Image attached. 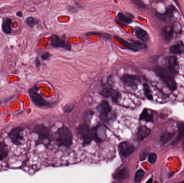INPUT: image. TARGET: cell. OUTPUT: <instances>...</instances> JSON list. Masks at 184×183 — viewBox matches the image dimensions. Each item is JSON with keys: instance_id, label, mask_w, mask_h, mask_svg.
Instances as JSON below:
<instances>
[{"instance_id": "obj_1", "label": "cell", "mask_w": 184, "mask_h": 183, "mask_svg": "<svg viewBox=\"0 0 184 183\" xmlns=\"http://www.w3.org/2000/svg\"><path fill=\"white\" fill-rule=\"evenodd\" d=\"M155 72L171 90L174 91L177 89V84L175 81L176 74L175 69L166 67H156L155 68Z\"/></svg>"}, {"instance_id": "obj_2", "label": "cell", "mask_w": 184, "mask_h": 183, "mask_svg": "<svg viewBox=\"0 0 184 183\" xmlns=\"http://www.w3.org/2000/svg\"><path fill=\"white\" fill-rule=\"evenodd\" d=\"M59 140L62 145L69 147L72 142V134L68 128L63 127L59 131Z\"/></svg>"}, {"instance_id": "obj_3", "label": "cell", "mask_w": 184, "mask_h": 183, "mask_svg": "<svg viewBox=\"0 0 184 183\" xmlns=\"http://www.w3.org/2000/svg\"><path fill=\"white\" fill-rule=\"evenodd\" d=\"M23 128L18 127L11 130L8 134V137L11 142L16 145H20L23 141Z\"/></svg>"}, {"instance_id": "obj_4", "label": "cell", "mask_w": 184, "mask_h": 183, "mask_svg": "<svg viewBox=\"0 0 184 183\" xmlns=\"http://www.w3.org/2000/svg\"><path fill=\"white\" fill-rule=\"evenodd\" d=\"M50 39H51L50 44L52 47L55 48L60 47L67 51L71 50V46L69 44L65 42V40L60 38V37L56 34H52L51 37H50Z\"/></svg>"}, {"instance_id": "obj_5", "label": "cell", "mask_w": 184, "mask_h": 183, "mask_svg": "<svg viewBox=\"0 0 184 183\" xmlns=\"http://www.w3.org/2000/svg\"><path fill=\"white\" fill-rule=\"evenodd\" d=\"M79 134L82 136L84 140V143H90L92 138H93V133L90 131L88 126L86 124H81L78 127Z\"/></svg>"}, {"instance_id": "obj_6", "label": "cell", "mask_w": 184, "mask_h": 183, "mask_svg": "<svg viewBox=\"0 0 184 183\" xmlns=\"http://www.w3.org/2000/svg\"><path fill=\"white\" fill-rule=\"evenodd\" d=\"M29 94L30 97L31 98L32 102L37 106L43 107V106H46L48 104L47 102L45 101L40 95L37 93L34 90L32 89H30L29 91Z\"/></svg>"}, {"instance_id": "obj_7", "label": "cell", "mask_w": 184, "mask_h": 183, "mask_svg": "<svg viewBox=\"0 0 184 183\" xmlns=\"http://www.w3.org/2000/svg\"><path fill=\"white\" fill-rule=\"evenodd\" d=\"M120 152L124 157H128L134 151V147L132 144L128 142H123L119 145Z\"/></svg>"}, {"instance_id": "obj_8", "label": "cell", "mask_w": 184, "mask_h": 183, "mask_svg": "<svg viewBox=\"0 0 184 183\" xmlns=\"http://www.w3.org/2000/svg\"><path fill=\"white\" fill-rule=\"evenodd\" d=\"M100 94L102 96L106 97L112 98V100L114 102H117L119 97V93L115 90L112 89L110 88H105L101 92Z\"/></svg>"}, {"instance_id": "obj_9", "label": "cell", "mask_w": 184, "mask_h": 183, "mask_svg": "<svg viewBox=\"0 0 184 183\" xmlns=\"http://www.w3.org/2000/svg\"><path fill=\"white\" fill-rule=\"evenodd\" d=\"M175 10V8L172 5H170L167 8L166 11L164 13H158L156 14L157 17L160 20L165 22H170L173 17V11Z\"/></svg>"}, {"instance_id": "obj_10", "label": "cell", "mask_w": 184, "mask_h": 183, "mask_svg": "<svg viewBox=\"0 0 184 183\" xmlns=\"http://www.w3.org/2000/svg\"><path fill=\"white\" fill-rule=\"evenodd\" d=\"M111 109L112 107L107 102V101H102L97 107L98 111L99 112L102 116L104 117L107 116V115L111 111Z\"/></svg>"}, {"instance_id": "obj_11", "label": "cell", "mask_w": 184, "mask_h": 183, "mask_svg": "<svg viewBox=\"0 0 184 183\" xmlns=\"http://www.w3.org/2000/svg\"><path fill=\"white\" fill-rule=\"evenodd\" d=\"M177 58L175 56H169L163 59L162 63L166 68L175 69L177 66Z\"/></svg>"}, {"instance_id": "obj_12", "label": "cell", "mask_w": 184, "mask_h": 183, "mask_svg": "<svg viewBox=\"0 0 184 183\" xmlns=\"http://www.w3.org/2000/svg\"><path fill=\"white\" fill-rule=\"evenodd\" d=\"M173 27L172 26H166L162 28L161 30L162 37L166 41H170L173 37Z\"/></svg>"}, {"instance_id": "obj_13", "label": "cell", "mask_w": 184, "mask_h": 183, "mask_svg": "<svg viewBox=\"0 0 184 183\" xmlns=\"http://www.w3.org/2000/svg\"><path fill=\"white\" fill-rule=\"evenodd\" d=\"M34 132L38 134L39 138H46L49 134V130L48 128L43 125L36 126L34 128Z\"/></svg>"}, {"instance_id": "obj_14", "label": "cell", "mask_w": 184, "mask_h": 183, "mask_svg": "<svg viewBox=\"0 0 184 183\" xmlns=\"http://www.w3.org/2000/svg\"><path fill=\"white\" fill-rule=\"evenodd\" d=\"M139 80L138 77L135 75H124L122 77V81L126 85L133 87L136 85V82Z\"/></svg>"}, {"instance_id": "obj_15", "label": "cell", "mask_w": 184, "mask_h": 183, "mask_svg": "<svg viewBox=\"0 0 184 183\" xmlns=\"http://www.w3.org/2000/svg\"><path fill=\"white\" fill-rule=\"evenodd\" d=\"M114 38L116 39L124 47H125L126 49H129L131 51L134 52H137L139 51V49L137 48V47L135 46V45L133 44L132 43H129L126 40L122 39V38L118 37V36H115Z\"/></svg>"}, {"instance_id": "obj_16", "label": "cell", "mask_w": 184, "mask_h": 183, "mask_svg": "<svg viewBox=\"0 0 184 183\" xmlns=\"http://www.w3.org/2000/svg\"><path fill=\"white\" fill-rule=\"evenodd\" d=\"M135 33L137 38L142 40L145 43H147L149 40V36L146 31L142 29L139 27H136L135 28Z\"/></svg>"}, {"instance_id": "obj_17", "label": "cell", "mask_w": 184, "mask_h": 183, "mask_svg": "<svg viewBox=\"0 0 184 183\" xmlns=\"http://www.w3.org/2000/svg\"><path fill=\"white\" fill-rule=\"evenodd\" d=\"M129 177V171L128 168L124 167L123 169H122L121 170H120L119 171L115 174L114 178L116 181H121L128 179Z\"/></svg>"}, {"instance_id": "obj_18", "label": "cell", "mask_w": 184, "mask_h": 183, "mask_svg": "<svg viewBox=\"0 0 184 183\" xmlns=\"http://www.w3.org/2000/svg\"><path fill=\"white\" fill-rule=\"evenodd\" d=\"M151 130L146 126H141L139 128L138 134H137V140L142 141L146 138L150 134Z\"/></svg>"}, {"instance_id": "obj_19", "label": "cell", "mask_w": 184, "mask_h": 183, "mask_svg": "<svg viewBox=\"0 0 184 183\" xmlns=\"http://www.w3.org/2000/svg\"><path fill=\"white\" fill-rule=\"evenodd\" d=\"M9 154V148L5 141L0 142V161L7 158Z\"/></svg>"}, {"instance_id": "obj_20", "label": "cell", "mask_w": 184, "mask_h": 183, "mask_svg": "<svg viewBox=\"0 0 184 183\" xmlns=\"http://www.w3.org/2000/svg\"><path fill=\"white\" fill-rule=\"evenodd\" d=\"M184 137V124L179 123L178 125V134L177 138L172 142V145H175L182 140Z\"/></svg>"}, {"instance_id": "obj_21", "label": "cell", "mask_w": 184, "mask_h": 183, "mask_svg": "<svg viewBox=\"0 0 184 183\" xmlns=\"http://www.w3.org/2000/svg\"><path fill=\"white\" fill-rule=\"evenodd\" d=\"M140 119L146 122H153V115L150 110L144 109L140 116Z\"/></svg>"}, {"instance_id": "obj_22", "label": "cell", "mask_w": 184, "mask_h": 183, "mask_svg": "<svg viewBox=\"0 0 184 183\" xmlns=\"http://www.w3.org/2000/svg\"><path fill=\"white\" fill-rule=\"evenodd\" d=\"M175 134V132H166L162 134L160 138V142L163 145H165L166 143L172 140Z\"/></svg>"}, {"instance_id": "obj_23", "label": "cell", "mask_w": 184, "mask_h": 183, "mask_svg": "<svg viewBox=\"0 0 184 183\" xmlns=\"http://www.w3.org/2000/svg\"><path fill=\"white\" fill-rule=\"evenodd\" d=\"M172 53L179 54L184 53V45L182 43L177 44L171 47L170 49Z\"/></svg>"}, {"instance_id": "obj_24", "label": "cell", "mask_w": 184, "mask_h": 183, "mask_svg": "<svg viewBox=\"0 0 184 183\" xmlns=\"http://www.w3.org/2000/svg\"><path fill=\"white\" fill-rule=\"evenodd\" d=\"M11 24H12V20L10 19H7L3 21L2 24V30L5 34H11Z\"/></svg>"}, {"instance_id": "obj_25", "label": "cell", "mask_w": 184, "mask_h": 183, "mask_svg": "<svg viewBox=\"0 0 184 183\" xmlns=\"http://www.w3.org/2000/svg\"><path fill=\"white\" fill-rule=\"evenodd\" d=\"M117 19L122 23V24L125 25L130 24L132 22L131 18L126 16L123 13H119L117 15Z\"/></svg>"}, {"instance_id": "obj_26", "label": "cell", "mask_w": 184, "mask_h": 183, "mask_svg": "<svg viewBox=\"0 0 184 183\" xmlns=\"http://www.w3.org/2000/svg\"><path fill=\"white\" fill-rule=\"evenodd\" d=\"M26 22H27V24L30 27L32 28L38 24V22H39V20L37 18H35L33 17H29L27 18Z\"/></svg>"}, {"instance_id": "obj_27", "label": "cell", "mask_w": 184, "mask_h": 183, "mask_svg": "<svg viewBox=\"0 0 184 183\" xmlns=\"http://www.w3.org/2000/svg\"><path fill=\"white\" fill-rule=\"evenodd\" d=\"M131 43H133L134 45H135L136 47H137L139 50L141 49H145L147 48V46L146 44L144 43H141L139 41L137 40H133V39H130Z\"/></svg>"}, {"instance_id": "obj_28", "label": "cell", "mask_w": 184, "mask_h": 183, "mask_svg": "<svg viewBox=\"0 0 184 183\" xmlns=\"http://www.w3.org/2000/svg\"><path fill=\"white\" fill-rule=\"evenodd\" d=\"M144 175V171L143 170L140 169L137 171L136 173L135 174V177H134V181L136 183H138L141 181L142 178L143 177Z\"/></svg>"}, {"instance_id": "obj_29", "label": "cell", "mask_w": 184, "mask_h": 183, "mask_svg": "<svg viewBox=\"0 0 184 183\" xmlns=\"http://www.w3.org/2000/svg\"><path fill=\"white\" fill-rule=\"evenodd\" d=\"M144 93H145V95L146 96V98H148L149 100H152L153 99V95L151 94L150 90L149 88L148 85L147 84H144Z\"/></svg>"}, {"instance_id": "obj_30", "label": "cell", "mask_w": 184, "mask_h": 183, "mask_svg": "<svg viewBox=\"0 0 184 183\" xmlns=\"http://www.w3.org/2000/svg\"><path fill=\"white\" fill-rule=\"evenodd\" d=\"M131 1L134 4L136 5L142 9H144L146 7V5H145V3L143 2L142 0H131Z\"/></svg>"}, {"instance_id": "obj_31", "label": "cell", "mask_w": 184, "mask_h": 183, "mask_svg": "<svg viewBox=\"0 0 184 183\" xmlns=\"http://www.w3.org/2000/svg\"><path fill=\"white\" fill-rule=\"evenodd\" d=\"M149 152V149L148 148H145L143 152H142L139 156V159L141 161H143L145 159H146V156L148 155Z\"/></svg>"}, {"instance_id": "obj_32", "label": "cell", "mask_w": 184, "mask_h": 183, "mask_svg": "<svg viewBox=\"0 0 184 183\" xmlns=\"http://www.w3.org/2000/svg\"><path fill=\"white\" fill-rule=\"evenodd\" d=\"M157 160V155L155 153H151L149 156V162L150 163H154Z\"/></svg>"}, {"instance_id": "obj_33", "label": "cell", "mask_w": 184, "mask_h": 183, "mask_svg": "<svg viewBox=\"0 0 184 183\" xmlns=\"http://www.w3.org/2000/svg\"><path fill=\"white\" fill-rule=\"evenodd\" d=\"M73 107L74 106L72 105H67L65 106L64 111L66 113H70L71 111H72V109H73Z\"/></svg>"}, {"instance_id": "obj_34", "label": "cell", "mask_w": 184, "mask_h": 183, "mask_svg": "<svg viewBox=\"0 0 184 183\" xmlns=\"http://www.w3.org/2000/svg\"><path fill=\"white\" fill-rule=\"evenodd\" d=\"M41 56H42V59L43 60H47V59L49 58V57L50 56V54L49 52H46V53H43Z\"/></svg>"}, {"instance_id": "obj_35", "label": "cell", "mask_w": 184, "mask_h": 183, "mask_svg": "<svg viewBox=\"0 0 184 183\" xmlns=\"http://www.w3.org/2000/svg\"><path fill=\"white\" fill-rule=\"evenodd\" d=\"M35 63H36V67H37V68H39V66H40V64H41V63H40V61H39V60L38 59V58L36 59V60H35Z\"/></svg>"}, {"instance_id": "obj_36", "label": "cell", "mask_w": 184, "mask_h": 183, "mask_svg": "<svg viewBox=\"0 0 184 183\" xmlns=\"http://www.w3.org/2000/svg\"><path fill=\"white\" fill-rule=\"evenodd\" d=\"M16 15L18 16V17H22V12H21V11H18V12H17V13H16Z\"/></svg>"}, {"instance_id": "obj_37", "label": "cell", "mask_w": 184, "mask_h": 183, "mask_svg": "<svg viewBox=\"0 0 184 183\" xmlns=\"http://www.w3.org/2000/svg\"><path fill=\"white\" fill-rule=\"evenodd\" d=\"M152 181H153V179L150 178V179H149V180L148 181H147V182H146V183H151V182H152Z\"/></svg>"}, {"instance_id": "obj_38", "label": "cell", "mask_w": 184, "mask_h": 183, "mask_svg": "<svg viewBox=\"0 0 184 183\" xmlns=\"http://www.w3.org/2000/svg\"><path fill=\"white\" fill-rule=\"evenodd\" d=\"M182 148H183V149L184 150V140L183 141V142H182Z\"/></svg>"}, {"instance_id": "obj_39", "label": "cell", "mask_w": 184, "mask_h": 183, "mask_svg": "<svg viewBox=\"0 0 184 183\" xmlns=\"http://www.w3.org/2000/svg\"><path fill=\"white\" fill-rule=\"evenodd\" d=\"M175 1V2L177 3V0H174Z\"/></svg>"}]
</instances>
